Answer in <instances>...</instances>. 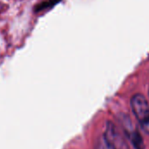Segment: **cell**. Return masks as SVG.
<instances>
[{
    "instance_id": "6da1fadb",
    "label": "cell",
    "mask_w": 149,
    "mask_h": 149,
    "mask_svg": "<svg viewBox=\"0 0 149 149\" xmlns=\"http://www.w3.org/2000/svg\"><path fill=\"white\" fill-rule=\"evenodd\" d=\"M131 107L138 121L149 126V103L146 97L141 93L134 94L131 99Z\"/></svg>"
},
{
    "instance_id": "7a4b0ae2",
    "label": "cell",
    "mask_w": 149,
    "mask_h": 149,
    "mask_svg": "<svg viewBox=\"0 0 149 149\" xmlns=\"http://www.w3.org/2000/svg\"><path fill=\"white\" fill-rule=\"evenodd\" d=\"M105 136L108 139V141L113 145L115 149H127V145L122 137L120 135L117 131L115 126L112 123H108L107 125V131L105 133Z\"/></svg>"
},
{
    "instance_id": "3957f363",
    "label": "cell",
    "mask_w": 149,
    "mask_h": 149,
    "mask_svg": "<svg viewBox=\"0 0 149 149\" xmlns=\"http://www.w3.org/2000/svg\"><path fill=\"white\" fill-rule=\"evenodd\" d=\"M94 149H115V148L105 136V134H103L100 136L99 139L97 140Z\"/></svg>"
},
{
    "instance_id": "277c9868",
    "label": "cell",
    "mask_w": 149,
    "mask_h": 149,
    "mask_svg": "<svg viewBox=\"0 0 149 149\" xmlns=\"http://www.w3.org/2000/svg\"><path fill=\"white\" fill-rule=\"evenodd\" d=\"M130 139L136 149H144L143 148V140L141 137L140 134L136 131H134L132 134H130Z\"/></svg>"
},
{
    "instance_id": "5b68a950",
    "label": "cell",
    "mask_w": 149,
    "mask_h": 149,
    "mask_svg": "<svg viewBox=\"0 0 149 149\" xmlns=\"http://www.w3.org/2000/svg\"><path fill=\"white\" fill-rule=\"evenodd\" d=\"M59 1L60 0H46L45 2H42L35 7V11L38 12V11H41V10H46L48 8H51V7L54 6L56 3H58Z\"/></svg>"
},
{
    "instance_id": "8992f818",
    "label": "cell",
    "mask_w": 149,
    "mask_h": 149,
    "mask_svg": "<svg viewBox=\"0 0 149 149\" xmlns=\"http://www.w3.org/2000/svg\"><path fill=\"white\" fill-rule=\"evenodd\" d=\"M148 94H149V87H148Z\"/></svg>"
}]
</instances>
